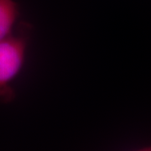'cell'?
<instances>
[{"mask_svg":"<svg viewBox=\"0 0 151 151\" xmlns=\"http://www.w3.org/2000/svg\"><path fill=\"white\" fill-rule=\"evenodd\" d=\"M19 7L15 0H0V41L9 36L19 24Z\"/></svg>","mask_w":151,"mask_h":151,"instance_id":"2","label":"cell"},{"mask_svg":"<svg viewBox=\"0 0 151 151\" xmlns=\"http://www.w3.org/2000/svg\"><path fill=\"white\" fill-rule=\"evenodd\" d=\"M134 151H151V145L144 147V148H141V149H139V150H136Z\"/></svg>","mask_w":151,"mask_h":151,"instance_id":"3","label":"cell"},{"mask_svg":"<svg viewBox=\"0 0 151 151\" xmlns=\"http://www.w3.org/2000/svg\"><path fill=\"white\" fill-rule=\"evenodd\" d=\"M32 33L29 23L20 22L9 36L0 41V103H12L16 97L13 82L25 64Z\"/></svg>","mask_w":151,"mask_h":151,"instance_id":"1","label":"cell"}]
</instances>
